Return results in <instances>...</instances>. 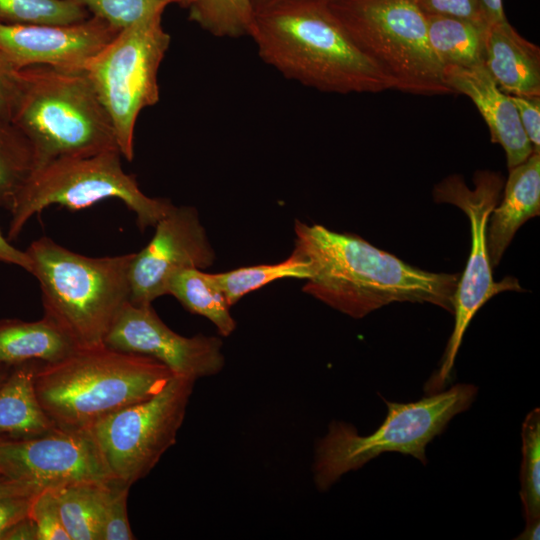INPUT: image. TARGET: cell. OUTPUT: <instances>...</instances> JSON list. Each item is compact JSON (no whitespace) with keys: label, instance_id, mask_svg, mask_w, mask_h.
<instances>
[{"label":"cell","instance_id":"cell-2","mask_svg":"<svg viewBox=\"0 0 540 540\" xmlns=\"http://www.w3.org/2000/svg\"><path fill=\"white\" fill-rule=\"evenodd\" d=\"M249 37L264 63L306 87L337 94L392 89L325 0H283L259 9Z\"/></svg>","mask_w":540,"mask_h":540},{"label":"cell","instance_id":"cell-27","mask_svg":"<svg viewBox=\"0 0 540 540\" xmlns=\"http://www.w3.org/2000/svg\"><path fill=\"white\" fill-rule=\"evenodd\" d=\"M88 18L73 0H0V23L69 25Z\"/></svg>","mask_w":540,"mask_h":540},{"label":"cell","instance_id":"cell-12","mask_svg":"<svg viewBox=\"0 0 540 540\" xmlns=\"http://www.w3.org/2000/svg\"><path fill=\"white\" fill-rule=\"evenodd\" d=\"M0 474L37 491L114 479L89 430L55 428L27 438H0Z\"/></svg>","mask_w":540,"mask_h":540},{"label":"cell","instance_id":"cell-13","mask_svg":"<svg viewBox=\"0 0 540 540\" xmlns=\"http://www.w3.org/2000/svg\"><path fill=\"white\" fill-rule=\"evenodd\" d=\"M104 345L125 353L149 356L174 375L194 379L220 373L225 365L219 337L198 334L185 337L170 329L152 305L127 302L112 326Z\"/></svg>","mask_w":540,"mask_h":540},{"label":"cell","instance_id":"cell-25","mask_svg":"<svg viewBox=\"0 0 540 540\" xmlns=\"http://www.w3.org/2000/svg\"><path fill=\"white\" fill-rule=\"evenodd\" d=\"M34 168L28 139L14 123L0 117V209L9 211Z\"/></svg>","mask_w":540,"mask_h":540},{"label":"cell","instance_id":"cell-28","mask_svg":"<svg viewBox=\"0 0 540 540\" xmlns=\"http://www.w3.org/2000/svg\"><path fill=\"white\" fill-rule=\"evenodd\" d=\"M520 497L526 523L540 519V409L525 417L521 429Z\"/></svg>","mask_w":540,"mask_h":540},{"label":"cell","instance_id":"cell-24","mask_svg":"<svg viewBox=\"0 0 540 540\" xmlns=\"http://www.w3.org/2000/svg\"><path fill=\"white\" fill-rule=\"evenodd\" d=\"M212 277L228 304L232 306L245 295L275 280L285 278L307 280L310 277V270L307 262L292 252L286 260L279 263L241 267L212 274Z\"/></svg>","mask_w":540,"mask_h":540},{"label":"cell","instance_id":"cell-31","mask_svg":"<svg viewBox=\"0 0 540 540\" xmlns=\"http://www.w3.org/2000/svg\"><path fill=\"white\" fill-rule=\"evenodd\" d=\"M30 518L37 530V540H71L52 489L43 490L33 497Z\"/></svg>","mask_w":540,"mask_h":540},{"label":"cell","instance_id":"cell-19","mask_svg":"<svg viewBox=\"0 0 540 540\" xmlns=\"http://www.w3.org/2000/svg\"><path fill=\"white\" fill-rule=\"evenodd\" d=\"M78 349L50 319H0V367L27 362L50 363Z\"/></svg>","mask_w":540,"mask_h":540},{"label":"cell","instance_id":"cell-43","mask_svg":"<svg viewBox=\"0 0 540 540\" xmlns=\"http://www.w3.org/2000/svg\"><path fill=\"white\" fill-rule=\"evenodd\" d=\"M0 438H3V437H0Z\"/></svg>","mask_w":540,"mask_h":540},{"label":"cell","instance_id":"cell-30","mask_svg":"<svg viewBox=\"0 0 540 540\" xmlns=\"http://www.w3.org/2000/svg\"><path fill=\"white\" fill-rule=\"evenodd\" d=\"M132 485L111 479L102 494V540L135 539L128 521L127 498Z\"/></svg>","mask_w":540,"mask_h":540},{"label":"cell","instance_id":"cell-36","mask_svg":"<svg viewBox=\"0 0 540 540\" xmlns=\"http://www.w3.org/2000/svg\"><path fill=\"white\" fill-rule=\"evenodd\" d=\"M0 263L15 265L31 273L32 261L26 251L13 246L0 230Z\"/></svg>","mask_w":540,"mask_h":540},{"label":"cell","instance_id":"cell-1","mask_svg":"<svg viewBox=\"0 0 540 540\" xmlns=\"http://www.w3.org/2000/svg\"><path fill=\"white\" fill-rule=\"evenodd\" d=\"M293 252L310 277L303 291L333 309L361 319L393 302L430 303L453 313L459 274L413 267L363 238L299 220Z\"/></svg>","mask_w":540,"mask_h":540},{"label":"cell","instance_id":"cell-14","mask_svg":"<svg viewBox=\"0 0 540 540\" xmlns=\"http://www.w3.org/2000/svg\"><path fill=\"white\" fill-rule=\"evenodd\" d=\"M155 227L150 242L133 253L129 267V302L138 306L167 295V283L178 271L205 269L215 261V252L197 210L173 206Z\"/></svg>","mask_w":540,"mask_h":540},{"label":"cell","instance_id":"cell-17","mask_svg":"<svg viewBox=\"0 0 540 540\" xmlns=\"http://www.w3.org/2000/svg\"><path fill=\"white\" fill-rule=\"evenodd\" d=\"M484 66L504 93L540 96V49L523 38L507 19L487 26Z\"/></svg>","mask_w":540,"mask_h":540},{"label":"cell","instance_id":"cell-42","mask_svg":"<svg viewBox=\"0 0 540 540\" xmlns=\"http://www.w3.org/2000/svg\"><path fill=\"white\" fill-rule=\"evenodd\" d=\"M9 372L10 371H9L8 367H0V386L2 385V383L7 378Z\"/></svg>","mask_w":540,"mask_h":540},{"label":"cell","instance_id":"cell-29","mask_svg":"<svg viewBox=\"0 0 540 540\" xmlns=\"http://www.w3.org/2000/svg\"><path fill=\"white\" fill-rule=\"evenodd\" d=\"M93 16L98 17L113 28L122 30L140 19L163 13L169 5L177 4L188 8L191 0H73Z\"/></svg>","mask_w":540,"mask_h":540},{"label":"cell","instance_id":"cell-38","mask_svg":"<svg viewBox=\"0 0 540 540\" xmlns=\"http://www.w3.org/2000/svg\"><path fill=\"white\" fill-rule=\"evenodd\" d=\"M39 492L28 484L0 474V498L17 495L35 496Z\"/></svg>","mask_w":540,"mask_h":540},{"label":"cell","instance_id":"cell-44","mask_svg":"<svg viewBox=\"0 0 540 540\" xmlns=\"http://www.w3.org/2000/svg\"><path fill=\"white\" fill-rule=\"evenodd\" d=\"M325 1H328V0H325Z\"/></svg>","mask_w":540,"mask_h":540},{"label":"cell","instance_id":"cell-6","mask_svg":"<svg viewBox=\"0 0 540 540\" xmlns=\"http://www.w3.org/2000/svg\"><path fill=\"white\" fill-rule=\"evenodd\" d=\"M478 388L456 384L416 402L384 399L388 413L373 433L362 436L348 423L335 421L315 448L313 476L318 490L326 491L344 474L358 470L384 452H398L427 463L426 447L459 413L473 403Z\"/></svg>","mask_w":540,"mask_h":540},{"label":"cell","instance_id":"cell-7","mask_svg":"<svg viewBox=\"0 0 540 540\" xmlns=\"http://www.w3.org/2000/svg\"><path fill=\"white\" fill-rule=\"evenodd\" d=\"M328 7L358 49L392 89L415 95L452 93L415 0H328Z\"/></svg>","mask_w":540,"mask_h":540},{"label":"cell","instance_id":"cell-15","mask_svg":"<svg viewBox=\"0 0 540 540\" xmlns=\"http://www.w3.org/2000/svg\"><path fill=\"white\" fill-rule=\"evenodd\" d=\"M119 31L95 16L69 25L0 23V53L18 69L45 65L84 71Z\"/></svg>","mask_w":540,"mask_h":540},{"label":"cell","instance_id":"cell-33","mask_svg":"<svg viewBox=\"0 0 540 540\" xmlns=\"http://www.w3.org/2000/svg\"><path fill=\"white\" fill-rule=\"evenodd\" d=\"M22 93V72L0 53V117L12 122Z\"/></svg>","mask_w":540,"mask_h":540},{"label":"cell","instance_id":"cell-34","mask_svg":"<svg viewBox=\"0 0 540 540\" xmlns=\"http://www.w3.org/2000/svg\"><path fill=\"white\" fill-rule=\"evenodd\" d=\"M509 96L517 110L521 126L532 144L534 152L540 153V96Z\"/></svg>","mask_w":540,"mask_h":540},{"label":"cell","instance_id":"cell-4","mask_svg":"<svg viewBox=\"0 0 540 540\" xmlns=\"http://www.w3.org/2000/svg\"><path fill=\"white\" fill-rule=\"evenodd\" d=\"M39 282L43 316L54 322L78 349L104 345L122 307L129 301L133 253L89 257L49 237L26 250Z\"/></svg>","mask_w":540,"mask_h":540},{"label":"cell","instance_id":"cell-41","mask_svg":"<svg viewBox=\"0 0 540 540\" xmlns=\"http://www.w3.org/2000/svg\"><path fill=\"white\" fill-rule=\"evenodd\" d=\"M251 1V4L254 8V11H257L259 9H262L268 5H271L273 3H276V2H280V1H283V0H250Z\"/></svg>","mask_w":540,"mask_h":540},{"label":"cell","instance_id":"cell-16","mask_svg":"<svg viewBox=\"0 0 540 540\" xmlns=\"http://www.w3.org/2000/svg\"><path fill=\"white\" fill-rule=\"evenodd\" d=\"M443 76L452 93L464 94L475 104L489 128L491 141L504 149L508 169L534 152L510 96L497 86L484 65L445 66Z\"/></svg>","mask_w":540,"mask_h":540},{"label":"cell","instance_id":"cell-22","mask_svg":"<svg viewBox=\"0 0 540 540\" xmlns=\"http://www.w3.org/2000/svg\"><path fill=\"white\" fill-rule=\"evenodd\" d=\"M167 295L174 296L189 312L211 321L221 336H230L236 328L223 292L212 274L202 269L188 268L173 274L167 283Z\"/></svg>","mask_w":540,"mask_h":540},{"label":"cell","instance_id":"cell-26","mask_svg":"<svg viewBox=\"0 0 540 540\" xmlns=\"http://www.w3.org/2000/svg\"><path fill=\"white\" fill-rule=\"evenodd\" d=\"M189 20L218 38L250 36L255 11L250 0H191Z\"/></svg>","mask_w":540,"mask_h":540},{"label":"cell","instance_id":"cell-11","mask_svg":"<svg viewBox=\"0 0 540 540\" xmlns=\"http://www.w3.org/2000/svg\"><path fill=\"white\" fill-rule=\"evenodd\" d=\"M194 384V379L173 375L157 394L108 414L90 428L114 479L134 484L175 444Z\"/></svg>","mask_w":540,"mask_h":540},{"label":"cell","instance_id":"cell-3","mask_svg":"<svg viewBox=\"0 0 540 540\" xmlns=\"http://www.w3.org/2000/svg\"><path fill=\"white\" fill-rule=\"evenodd\" d=\"M173 375L154 358L102 345L39 363L34 388L56 428L90 430L108 414L157 394Z\"/></svg>","mask_w":540,"mask_h":540},{"label":"cell","instance_id":"cell-8","mask_svg":"<svg viewBox=\"0 0 540 540\" xmlns=\"http://www.w3.org/2000/svg\"><path fill=\"white\" fill-rule=\"evenodd\" d=\"M121 156L119 149H110L56 159L34 169L9 209L7 238L16 239L27 222L49 206L78 210L110 198L121 200L135 213L141 231L154 227L174 205L144 194L135 176L123 170Z\"/></svg>","mask_w":540,"mask_h":540},{"label":"cell","instance_id":"cell-18","mask_svg":"<svg viewBox=\"0 0 540 540\" xmlns=\"http://www.w3.org/2000/svg\"><path fill=\"white\" fill-rule=\"evenodd\" d=\"M504 196L492 210L486 230L490 264H499L517 230L540 212V153L509 169Z\"/></svg>","mask_w":540,"mask_h":540},{"label":"cell","instance_id":"cell-32","mask_svg":"<svg viewBox=\"0 0 540 540\" xmlns=\"http://www.w3.org/2000/svg\"><path fill=\"white\" fill-rule=\"evenodd\" d=\"M425 15H439L489 25L480 0H415Z\"/></svg>","mask_w":540,"mask_h":540},{"label":"cell","instance_id":"cell-5","mask_svg":"<svg viewBox=\"0 0 540 540\" xmlns=\"http://www.w3.org/2000/svg\"><path fill=\"white\" fill-rule=\"evenodd\" d=\"M21 72L12 123L32 147L34 169L60 158L119 149L112 121L84 71L35 65Z\"/></svg>","mask_w":540,"mask_h":540},{"label":"cell","instance_id":"cell-9","mask_svg":"<svg viewBox=\"0 0 540 540\" xmlns=\"http://www.w3.org/2000/svg\"><path fill=\"white\" fill-rule=\"evenodd\" d=\"M162 14L146 16L120 30L84 68L112 121L121 155L128 161L134 157L140 112L160 99L158 72L171 42Z\"/></svg>","mask_w":540,"mask_h":540},{"label":"cell","instance_id":"cell-10","mask_svg":"<svg viewBox=\"0 0 540 540\" xmlns=\"http://www.w3.org/2000/svg\"><path fill=\"white\" fill-rule=\"evenodd\" d=\"M474 185L471 189L460 175L453 174L437 183L433 189L436 202L455 205L468 217L471 226V250L454 293V328L439 370L427 383L432 392L442 389L450 378L463 336L476 312L493 296L503 291L521 290L514 278H505L500 282L493 280L486 243L488 219L499 202L504 181L498 173L479 171L474 176Z\"/></svg>","mask_w":540,"mask_h":540},{"label":"cell","instance_id":"cell-40","mask_svg":"<svg viewBox=\"0 0 540 540\" xmlns=\"http://www.w3.org/2000/svg\"><path fill=\"white\" fill-rule=\"evenodd\" d=\"M540 519L526 523V526L522 533H520L516 540H538L540 537Z\"/></svg>","mask_w":540,"mask_h":540},{"label":"cell","instance_id":"cell-37","mask_svg":"<svg viewBox=\"0 0 540 540\" xmlns=\"http://www.w3.org/2000/svg\"><path fill=\"white\" fill-rule=\"evenodd\" d=\"M1 540H37V530L34 522L27 517L10 527Z\"/></svg>","mask_w":540,"mask_h":540},{"label":"cell","instance_id":"cell-39","mask_svg":"<svg viewBox=\"0 0 540 540\" xmlns=\"http://www.w3.org/2000/svg\"><path fill=\"white\" fill-rule=\"evenodd\" d=\"M488 24L506 19L502 0H480Z\"/></svg>","mask_w":540,"mask_h":540},{"label":"cell","instance_id":"cell-20","mask_svg":"<svg viewBox=\"0 0 540 540\" xmlns=\"http://www.w3.org/2000/svg\"><path fill=\"white\" fill-rule=\"evenodd\" d=\"M39 363L13 366L0 386V437H34L56 428L35 392L34 373Z\"/></svg>","mask_w":540,"mask_h":540},{"label":"cell","instance_id":"cell-23","mask_svg":"<svg viewBox=\"0 0 540 540\" xmlns=\"http://www.w3.org/2000/svg\"><path fill=\"white\" fill-rule=\"evenodd\" d=\"M105 482L80 481L52 489L71 540H102Z\"/></svg>","mask_w":540,"mask_h":540},{"label":"cell","instance_id":"cell-35","mask_svg":"<svg viewBox=\"0 0 540 540\" xmlns=\"http://www.w3.org/2000/svg\"><path fill=\"white\" fill-rule=\"evenodd\" d=\"M33 497L17 495L0 498V540L10 527L30 517Z\"/></svg>","mask_w":540,"mask_h":540},{"label":"cell","instance_id":"cell-21","mask_svg":"<svg viewBox=\"0 0 540 540\" xmlns=\"http://www.w3.org/2000/svg\"><path fill=\"white\" fill-rule=\"evenodd\" d=\"M426 20L429 43L443 67L484 65L488 25L439 15H426Z\"/></svg>","mask_w":540,"mask_h":540}]
</instances>
